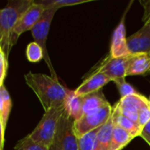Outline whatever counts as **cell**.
Returning a JSON list of instances; mask_svg holds the SVG:
<instances>
[{
  "label": "cell",
  "instance_id": "obj_10",
  "mask_svg": "<svg viewBox=\"0 0 150 150\" xmlns=\"http://www.w3.org/2000/svg\"><path fill=\"white\" fill-rule=\"evenodd\" d=\"M147 100V98L140 93L130 95L117 103L113 110L118 113L128 118L129 120L138 123V112L142 104Z\"/></svg>",
  "mask_w": 150,
  "mask_h": 150
},
{
  "label": "cell",
  "instance_id": "obj_24",
  "mask_svg": "<svg viewBox=\"0 0 150 150\" xmlns=\"http://www.w3.org/2000/svg\"><path fill=\"white\" fill-rule=\"evenodd\" d=\"M114 83L117 85V88L119 91L121 98H124L126 97H128L130 95H133L138 93L135 89L126 81V78H119L114 80Z\"/></svg>",
  "mask_w": 150,
  "mask_h": 150
},
{
  "label": "cell",
  "instance_id": "obj_23",
  "mask_svg": "<svg viewBox=\"0 0 150 150\" xmlns=\"http://www.w3.org/2000/svg\"><path fill=\"white\" fill-rule=\"evenodd\" d=\"M14 150H49V148L33 141L27 135L17 142Z\"/></svg>",
  "mask_w": 150,
  "mask_h": 150
},
{
  "label": "cell",
  "instance_id": "obj_20",
  "mask_svg": "<svg viewBox=\"0 0 150 150\" xmlns=\"http://www.w3.org/2000/svg\"><path fill=\"white\" fill-rule=\"evenodd\" d=\"M37 4L42 5L45 9L54 8L58 10L62 7L72 6L89 2L90 0H34Z\"/></svg>",
  "mask_w": 150,
  "mask_h": 150
},
{
  "label": "cell",
  "instance_id": "obj_8",
  "mask_svg": "<svg viewBox=\"0 0 150 150\" xmlns=\"http://www.w3.org/2000/svg\"><path fill=\"white\" fill-rule=\"evenodd\" d=\"M132 57V54H128L123 57L114 58L108 56L100 65L96 71H100L106 75L111 81L119 78L126 77V69L128 67L129 61Z\"/></svg>",
  "mask_w": 150,
  "mask_h": 150
},
{
  "label": "cell",
  "instance_id": "obj_7",
  "mask_svg": "<svg viewBox=\"0 0 150 150\" xmlns=\"http://www.w3.org/2000/svg\"><path fill=\"white\" fill-rule=\"evenodd\" d=\"M45 8L37 4L34 0L33 4L29 7V9L23 14V16L19 19L14 28L11 31V47L16 44L19 37L27 31H31V29L34 26V25L41 18Z\"/></svg>",
  "mask_w": 150,
  "mask_h": 150
},
{
  "label": "cell",
  "instance_id": "obj_15",
  "mask_svg": "<svg viewBox=\"0 0 150 150\" xmlns=\"http://www.w3.org/2000/svg\"><path fill=\"white\" fill-rule=\"evenodd\" d=\"M114 128L113 117L109 119V120L100 128L95 141V150H110L112 131Z\"/></svg>",
  "mask_w": 150,
  "mask_h": 150
},
{
  "label": "cell",
  "instance_id": "obj_35",
  "mask_svg": "<svg viewBox=\"0 0 150 150\" xmlns=\"http://www.w3.org/2000/svg\"><path fill=\"white\" fill-rule=\"evenodd\" d=\"M149 145H150V144H149Z\"/></svg>",
  "mask_w": 150,
  "mask_h": 150
},
{
  "label": "cell",
  "instance_id": "obj_32",
  "mask_svg": "<svg viewBox=\"0 0 150 150\" xmlns=\"http://www.w3.org/2000/svg\"><path fill=\"white\" fill-rule=\"evenodd\" d=\"M0 39H1V33H0Z\"/></svg>",
  "mask_w": 150,
  "mask_h": 150
},
{
  "label": "cell",
  "instance_id": "obj_22",
  "mask_svg": "<svg viewBox=\"0 0 150 150\" xmlns=\"http://www.w3.org/2000/svg\"><path fill=\"white\" fill-rule=\"evenodd\" d=\"M26 55L27 59L30 62H39L44 58V54L42 51V48L35 42H30L26 50Z\"/></svg>",
  "mask_w": 150,
  "mask_h": 150
},
{
  "label": "cell",
  "instance_id": "obj_5",
  "mask_svg": "<svg viewBox=\"0 0 150 150\" xmlns=\"http://www.w3.org/2000/svg\"><path fill=\"white\" fill-rule=\"evenodd\" d=\"M113 108L110 103L103 107L81 116L79 120H74V132L78 138L86 134L102 127L111 117Z\"/></svg>",
  "mask_w": 150,
  "mask_h": 150
},
{
  "label": "cell",
  "instance_id": "obj_13",
  "mask_svg": "<svg viewBox=\"0 0 150 150\" xmlns=\"http://www.w3.org/2000/svg\"><path fill=\"white\" fill-rule=\"evenodd\" d=\"M150 69V54H132L126 69V76L144 75Z\"/></svg>",
  "mask_w": 150,
  "mask_h": 150
},
{
  "label": "cell",
  "instance_id": "obj_17",
  "mask_svg": "<svg viewBox=\"0 0 150 150\" xmlns=\"http://www.w3.org/2000/svg\"><path fill=\"white\" fill-rule=\"evenodd\" d=\"M133 139L134 137L131 134L119 127L114 126L110 150H122Z\"/></svg>",
  "mask_w": 150,
  "mask_h": 150
},
{
  "label": "cell",
  "instance_id": "obj_29",
  "mask_svg": "<svg viewBox=\"0 0 150 150\" xmlns=\"http://www.w3.org/2000/svg\"><path fill=\"white\" fill-rule=\"evenodd\" d=\"M4 129L2 125V121L0 119V150H4Z\"/></svg>",
  "mask_w": 150,
  "mask_h": 150
},
{
  "label": "cell",
  "instance_id": "obj_26",
  "mask_svg": "<svg viewBox=\"0 0 150 150\" xmlns=\"http://www.w3.org/2000/svg\"><path fill=\"white\" fill-rule=\"evenodd\" d=\"M8 69V56L5 54L4 51L0 46V88L4 85V81L5 79Z\"/></svg>",
  "mask_w": 150,
  "mask_h": 150
},
{
  "label": "cell",
  "instance_id": "obj_21",
  "mask_svg": "<svg viewBox=\"0 0 150 150\" xmlns=\"http://www.w3.org/2000/svg\"><path fill=\"white\" fill-rule=\"evenodd\" d=\"M101 127L78 138V150H95L96 136Z\"/></svg>",
  "mask_w": 150,
  "mask_h": 150
},
{
  "label": "cell",
  "instance_id": "obj_25",
  "mask_svg": "<svg viewBox=\"0 0 150 150\" xmlns=\"http://www.w3.org/2000/svg\"><path fill=\"white\" fill-rule=\"evenodd\" d=\"M150 120V102L149 98L142 104L138 112V124L142 129Z\"/></svg>",
  "mask_w": 150,
  "mask_h": 150
},
{
  "label": "cell",
  "instance_id": "obj_9",
  "mask_svg": "<svg viewBox=\"0 0 150 150\" xmlns=\"http://www.w3.org/2000/svg\"><path fill=\"white\" fill-rule=\"evenodd\" d=\"M133 2H130V4L126 8V11L124 12V15L118 24V25L116 27L112 39H111V51H110V56L118 58V57H123L126 56L129 54V50L127 47V38H126V25H125V20H126V12L129 11L130 5L132 4Z\"/></svg>",
  "mask_w": 150,
  "mask_h": 150
},
{
  "label": "cell",
  "instance_id": "obj_6",
  "mask_svg": "<svg viewBox=\"0 0 150 150\" xmlns=\"http://www.w3.org/2000/svg\"><path fill=\"white\" fill-rule=\"evenodd\" d=\"M74 120L64 112L57 128L54 141L62 150H78V137L75 134Z\"/></svg>",
  "mask_w": 150,
  "mask_h": 150
},
{
  "label": "cell",
  "instance_id": "obj_18",
  "mask_svg": "<svg viewBox=\"0 0 150 150\" xmlns=\"http://www.w3.org/2000/svg\"><path fill=\"white\" fill-rule=\"evenodd\" d=\"M112 117H113L114 126L123 128L124 130H126V132L131 134L134 138L136 136L141 135L142 129L141 128V127L139 126V124L137 122H134V121L129 120L128 118L118 113L114 110L112 111Z\"/></svg>",
  "mask_w": 150,
  "mask_h": 150
},
{
  "label": "cell",
  "instance_id": "obj_33",
  "mask_svg": "<svg viewBox=\"0 0 150 150\" xmlns=\"http://www.w3.org/2000/svg\"><path fill=\"white\" fill-rule=\"evenodd\" d=\"M149 73H150V69H149Z\"/></svg>",
  "mask_w": 150,
  "mask_h": 150
},
{
  "label": "cell",
  "instance_id": "obj_1",
  "mask_svg": "<svg viewBox=\"0 0 150 150\" xmlns=\"http://www.w3.org/2000/svg\"><path fill=\"white\" fill-rule=\"evenodd\" d=\"M27 86L35 93L44 112L65 105L68 89L58 80L42 73L28 72L24 76Z\"/></svg>",
  "mask_w": 150,
  "mask_h": 150
},
{
  "label": "cell",
  "instance_id": "obj_12",
  "mask_svg": "<svg viewBox=\"0 0 150 150\" xmlns=\"http://www.w3.org/2000/svg\"><path fill=\"white\" fill-rule=\"evenodd\" d=\"M111 81L106 75L100 71H95L88 77L74 91L79 96H85L89 93L102 90V88Z\"/></svg>",
  "mask_w": 150,
  "mask_h": 150
},
{
  "label": "cell",
  "instance_id": "obj_19",
  "mask_svg": "<svg viewBox=\"0 0 150 150\" xmlns=\"http://www.w3.org/2000/svg\"><path fill=\"white\" fill-rule=\"evenodd\" d=\"M11 107H12V101L11 96L6 87L4 84L0 88V119L4 131L7 127V122L9 120Z\"/></svg>",
  "mask_w": 150,
  "mask_h": 150
},
{
  "label": "cell",
  "instance_id": "obj_28",
  "mask_svg": "<svg viewBox=\"0 0 150 150\" xmlns=\"http://www.w3.org/2000/svg\"><path fill=\"white\" fill-rule=\"evenodd\" d=\"M140 136L141 138H143L149 144H150V120L145 125V127L142 128Z\"/></svg>",
  "mask_w": 150,
  "mask_h": 150
},
{
  "label": "cell",
  "instance_id": "obj_4",
  "mask_svg": "<svg viewBox=\"0 0 150 150\" xmlns=\"http://www.w3.org/2000/svg\"><path fill=\"white\" fill-rule=\"evenodd\" d=\"M57 11V10L54 9V8L45 9L41 18L34 25V26L31 29V33H32V35H33L34 41L42 48V51L44 54L43 60L45 61L48 68L50 69V71L51 74L50 76L53 77L54 79L58 80L57 76L54 70L53 65L51 63L50 58L49 56L48 50H47V38H48V34H49V31H50V27L52 19H53Z\"/></svg>",
  "mask_w": 150,
  "mask_h": 150
},
{
  "label": "cell",
  "instance_id": "obj_2",
  "mask_svg": "<svg viewBox=\"0 0 150 150\" xmlns=\"http://www.w3.org/2000/svg\"><path fill=\"white\" fill-rule=\"evenodd\" d=\"M33 3L34 0H11L4 8L0 9V46L7 56L12 47L11 45V31Z\"/></svg>",
  "mask_w": 150,
  "mask_h": 150
},
{
  "label": "cell",
  "instance_id": "obj_30",
  "mask_svg": "<svg viewBox=\"0 0 150 150\" xmlns=\"http://www.w3.org/2000/svg\"><path fill=\"white\" fill-rule=\"evenodd\" d=\"M49 150H62V149L59 147V145L57 142H53V143L49 147Z\"/></svg>",
  "mask_w": 150,
  "mask_h": 150
},
{
  "label": "cell",
  "instance_id": "obj_16",
  "mask_svg": "<svg viewBox=\"0 0 150 150\" xmlns=\"http://www.w3.org/2000/svg\"><path fill=\"white\" fill-rule=\"evenodd\" d=\"M82 101L83 96H79L75 93L74 91L68 90L65 101V110L74 120H77L81 117Z\"/></svg>",
  "mask_w": 150,
  "mask_h": 150
},
{
  "label": "cell",
  "instance_id": "obj_14",
  "mask_svg": "<svg viewBox=\"0 0 150 150\" xmlns=\"http://www.w3.org/2000/svg\"><path fill=\"white\" fill-rule=\"evenodd\" d=\"M108 104L109 102L105 98L102 90L85 95L83 96L81 116L96 111Z\"/></svg>",
  "mask_w": 150,
  "mask_h": 150
},
{
  "label": "cell",
  "instance_id": "obj_3",
  "mask_svg": "<svg viewBox=\"0 0 150 150\" xmlns=\"http://www.w3.org/2000/svg\"><path fill=\"white\" fill-rule=\"evenodd\" d=\"M64 112L65 105L46 111L38 125L28 136L33 141L49 148L53 143L57 125Z\"/></svg>",
  "mask_w": 150,
  "mask_h": 150
},
{
  "label": "cell",
  "instance_id": "obj_31",
  "mask_svg": "<svg viewBox=\"0 0 150 150\" xmlns=\"http://www.w3.org/2000/svg\"><path fill=\"white\" fill-rule=\"evenodd\" d=\"M149 102H150V97H149Z\"/></svg>",
  "mask_w": 150,
  "mask_h": 150
},
{
  "label": "cell",
  "instance_id": "obj_27",
  "mask_svg": "<svg viewBox=\"0 0 150 150\" xmlns=\"http://www.w3.org/2000/svg\"><path fill=\"white\" fill-rule=\"evenodd\" d=\"M141 4L144 7V15H143L144 24H150V0L141 1Z\"/></svg>",
  "mask_w": 150,
  "mask_h": 150
},
{
  "label": "cell",
  "instance_id": "obj_34",
  "mask_svg": "<svg viewBox=\"0 0 150 150\" xmlns=\"http://www.w3.org/2000/svg\"><path fill=\"white\" fill-rule=\"evenodd\" d=\"M0 40H1V39H0Z\"/></svg>",
  "mask_w": 150,
  "mask_h": 150
},
{
  "label": "cell",
  "instance_id": "obj_11",
  "mask_svg": "<svg viewBox=\"0 0 150 150\" xmlns=\"http://www.w3.org/2000/svg\"><path fill=\"white\" fill-rule=\"evenodd\" d=\"M127 47L130 54H150V24L144 25L127 38Z\"/></svg>",
  "mask_w": 150,
  "mask_h": 150
}]
</instances>
